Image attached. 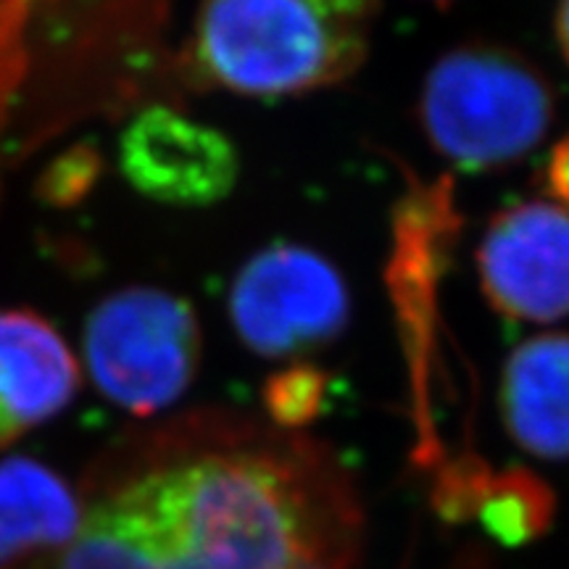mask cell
<instances>
[{
    "label": "cell",
    "mask_w": 569,
    "mask_h": 569,
    "mask_svg": "<svg viewBox=\"0 0 569 569\" xmlns=\"http://www.w3.org/2000/svg\"><path fill=\"white\" fill-rule=\"evenodd\" d=\"M325 396V377L315 367H290L267 388V407L274 425L293 427L317 415Z\"/></svg>",
    "instance_id": "cell-11"
},
{
    "label": "cell",
    "mask_w": 569,
    "mask_h": 569,
    "mask_svg": "<svg viewBox=\"0 0 569 569\" xmlns=\"http://www.w3.org/2000/svg\"><path fill=\"white\" fill-rule=\"evenodd\" d=\"M201 325L184 298L124 288L84 322V365L96 388L132 415H153L190 388L201 365Z\"/></svg>",
    "instance_id": "cell-4"
},
{
    "label": "cell",
    "mask_w": 569,
    "mask_h": 569,
    "mask_svg": "<svg viewBox=\"0 0 569 569\" xmlns=\"http://www.w3.org/2000/svg\"><path fill=\"white\" fill-rule=\"evenodd\" d=\"M549 190L559 206L569 209V140L553 151L549 161Z\"/></svg>",
    "instance_id": "cell-12"
},
{
    "label": "cell",
    "mask_w": 569,
    "mask_h": 569,
    "mask_svg": "<svg viewBox=\"0 0 569 569\" xmlns=\"http://www.w3.org/2000/svg\"><path fill=\"white\" fill-rule=\"evenodd\" d=\"M478 274L498 315L536 325L569 317V209L528 201L498 213L480 240Z\"/></svg>",
    "instance_id": "cell-6"
},
{
    "label": "cell",
    "mask_w": 569,
    "mask_h": 569,
    "mask_svg": "<svg viewBox=\"0 0 569 569\" xmlns=\"http://www.w3.org/2000/svg\"><path fill=\"white\" fill-rule=\"evenodd\" d=\"M375 19L377 0H203L190 63L238 96H303L359 71Z\"/></svg>",
    "instance_id": "cell-2"
},
{
    "label": "cell",
    "mask_w": 569,
    "mask_h": 569,
    "mask_svg": "<svg viewBox=\"0 0 569 569\" xmlns=\"http://www.w3.org/2000/svg\"><path fill=\"white\" fill-rule=\"evenodd\" d=\"M134 190L169 206H211L238 182V151L227 134L184 113L153 106L127 127L119 146Z\"/></svg>",
    "instance_id": "cell-7"
},
{
    "label": "cell",
    "mask_w": 569,
    "mask_h": 569,
    "mask_svg": "<svg viewBox=\"0 0 569 569\" xmlns=\"http://www.w3.org/2000/svg\"><path fill=\"white\" fill-rule=\"evenodd\" d=\"M61 332L30 309H0V448L61 415L80 390Z\"/></svg>",
    "instance_id": "cell-8"
},
{
    "label": "cell",
    "mask_w": 569,
    "mask_h": 569,
    "mask_svg": "<svg viewBox=\"0 0 569 569\" xmlns=\"http://www.w3.org/2000/svg\"><path fill=\"white\" fill-rule=\"evenodd\" d=\"M234 332L264 359H293L336 340L351 319V293L330 259L277 243L246 261L230 288Z\"/></svg>",
    "instance_id": "cell-5"
},
{
    "label": "cell",
    "mask_w": 569,
    "mask_h": 569,
    "mask_svg": "<svg viewBox=\"0 0 569 569\" xmlns=\"http://www.w3.org/2000/svg\"><path fill=\"white\" fill-rule=\"evenodd\" d=\"M557 40L561 56L569 63V0H561L557 9Z\"/></svg>",
    "instance_id": "cell-13"
},
{
    "label": "cell",
    "mask_w": 569,
    "mask_h": 569,
    "mask_svg": "<svg viewBox=\"0 0 569 569\" xmlns=\"http://www.w3.org/2000/svg\"><path fill=\"white\" fill-rule=\"evenodd\" d=\"M419 122L430 146L465 172L528 156L553 122V92L536 63L501 46H461L427 71Z\"/></svg>",
    "instance_id": "cell-3"
},
{
    "label": "cell",
    "mask_w": 569,
    "mask_h": 569,
    "mask_svg": "<svg viewBox=\"0 0 569 569\" xmlns=\"http://www.w3.org/2000/svg\"><path fill=\"white\" fill-rule=\"evenodd\" d=\"M501 411L519 448L538 459H569V336H536L511 351Z\"/></svg>",
    "instance_id": "cell-9"
},
{
    "label": "cell",
    "mask_w": 569,
    "mask_h": 569,
    "mask_svg": "<svg viewBox=\"0 0 569 569\" xmlns=\"http://www.w3.org/2000/svg\"><path fill=\"white\" fill-rule=\"evenodd\" d=\"M359 538V498L325 448L246 427L111 486L46 569H351Z\"/></svg>",
    "instance_id": "cell-1"
},
{
    "label": "cell",
    "mask_w": 569,
    "mask_h": 569,
    "mask_svg": "<svg viewBox=\"0 0 569 569\" xmlns=\"http://www.w3.org/2000/svg\"><path fill=\"white\" fill-rule=\"evenodd\" d=\"M84 507L59 472L32 459L0 461V569L53 559L74 538Z\"/></svg>",
    "instance_id": "cell-10"
}]
</instances>
